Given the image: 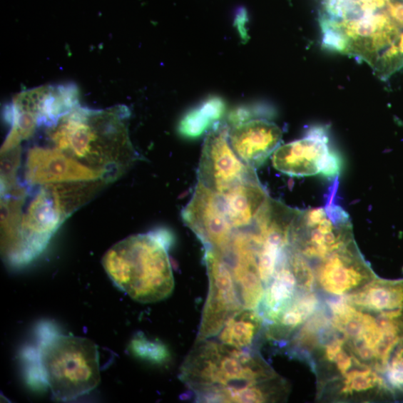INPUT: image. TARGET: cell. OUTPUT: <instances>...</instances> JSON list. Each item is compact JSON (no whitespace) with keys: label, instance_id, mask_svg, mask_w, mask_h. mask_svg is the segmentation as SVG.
<instances>
[{"label":"cell","instance_id":"6da1fadb","mask_svg":"<svg viewBox=\"0 0 403 403\" xmlns=\"http://www.w3.org/2000/svg\"><path fill=\"white\" fill-rule=\"evenodd\" d=\"M108 183L71 182L26 186L18 199L5 208L6 223L1 230L4 260L12 267L35 260L61 225L90 201Z\"/></svg>","mask_w":403,"mask_h":403},{"label":"cell","instance_id":"7a4b0ae2","mask_svg":"<svg viewBox=\"0 0 403 403\" xmlns=\"http://www.w3.org/2000/svg\"><path fill=\"white\" fill-rule=\"evenodd\" d=\"M130 111L125 106L92 110L78 105L47 135L55 148L103 175L108 182L119 178L138 158L128 135Z\"/></svg>","mask_w":403,"mask_h":403},{"label":"cell","instance_id":"3957f363","mask_svg":"<svg viewBox=\"0 0 403 403\" xmlns=\"http://www.w3.org/2000/svg\"><path fill=\"white\" fill-rule=\"evenodd\" d=\"M165 231L128 237L112 246L102 260L108 276L122 292L141 303L169 297L175 282Z\"/></svg>","mask_w":403,"mask_h":403},{"label":"cell","instance_id":"277c9868","mask_svg":"<svg viewBox=\"0 0 403 403\" xmlns=\"http://www.w3.org/2000/svg\"><path fill=\"white\" fill-rule=\"evenodd\" d=\"M38 358L40 376L58 400L87 394L101 381L98 347L88 338L44 334Z\"/></svg>","mask_w":403,"mask_h":403},{"label":"cell","instance_id":"5b68a950","mask_svg":"<svg viewBox=\"0 0 403 403\" xmlns=\"http://www.w3.org/2000/svg\"><path fill=\"white\" fill-rule=\"evenodd\" d=\"M274 376L252 350L232 347L210 338L196 342L181 367L180 377L196 393L210 388H243Z\"/></svg>","mask_w":403,"mask_h":403},{"label":"cell","instance_id":"8992f818","mask_svg":"<svg viewBox=\"0 0 403 403\" xmlns=\"http://www.w3.org/2000/svg\"><path fill=\"white\" fill-rule=\"evenodd\" d=\"M352 240L348 215L328 202L325 207L300 211L290 230L288 246L304 257L325 260Z\"/></svg>","mask_w":403,"mask_h":403},{"label":"cell","instance_id":"52a82bcc","mask_svg":"<svg viewBox=\"0 0 403 403\" xmlns=\"http://www.w3.org/2000/svg\"><path fill=\"white\" fill-rule=\"evenodd\" d=\"M229 134V126L221 123H217L208 133L198 173V183L220 196L240 183L257 177L255 170L235 153Z\"/></svg>","mask_w":403,"mask_h":403},{"label":"cell","instance_id":"ba28073f","mask_svg":"<svg viewBox=\"0 0 403 403\" xmlns=\"http://www.w3.org/2000/svg\"><path fill=\"white\" fill-rule=\"evenodd\" d=\"M209 280L197 341L218 336L225 322L244 309L230 263L218 252L205 249Z\"/></svg>","mask_w":403,"mask_h":403},{"label":"cell","instance_id":"9c48e42d","mask_svg":"<svg viewBox=\"0 0 403 403\" xmlns=\"http://www.w3.org/2000/svg\"><path fill=\"white\" fill-rule=\"evenodd\" d=\"M182 217L205 249L227 255L235 230L225 215L220 195L198 183Z\"/></svg>","mask_w":403,"mask_h":403},{"label":"cell","instance_id":"30bf717a","mask_svg":"<svg viewBox=\"0 0 403 403\" xmlns=\"http://www.w3.org/2000/svg\"><path fill=\"white\" fill-rule=\"evenodd\" d=\"M24 172L25 185L28 186L100 180L109 183L101 173L56 148H31Z\"/></svg>","mask_w":403,"mask_h":403},{"label":"cell","instance_id":"8fae6325","mask_svg":"<svg viewBox=\"0 0 403 403\" xmlns=\"http://www.w3.org/2000/svg\"><path fill=\"white\" fill-rule=\"evenodd\" d=\"M325 128H311L302 139L279 147L272 155L277 170L291 176L304 177L324 171L333 155Z\"/></svg>","mask_w":403,"mask_h":403},{"label":"cell","instance_id":"7c38bea8","mask_svg":"<svg viewBox=\"0 0 403 403\" xmlns=\"http://www.w3.org/2000/svg\"><path fill=\"white\" fill-rule=\"evenodd\" d=\"M229 138L237 155L255 170L279 148L282 133L276 123L266 119H252L230 128Z\"/></svg>","mask_w":403,"mask_h":403},{"label":"cell","instance_id":"4fadbf2b","mask_svg":"<svg viewBox=\"0 0 403 403\" xmlns=\"http://www.w3.org/2000/svg\"><path fill=\"white\" fill-rule=\"evenodd\" d=\"M13 103L47 128L79 105L78 91L73 84L42 86L21 92Z\"/></svg>","mask_w":403,"mask_h":403},{"label":"cell","instance_id":"5bb4252c","mask_svg":"<svg viewBox=\"0 0 403 403\" xmlns=\"http://www.w3.org/2000/svg\"><path fill=\"white\" fill-rule=\"evenodd\" d=\"M325 260L319 270V278L322 287L330 293L343 295L369 276V270L352 240Z\"/></svg>","mask_w":403,"mask_h":403},{"label":"cell","instance_id":"9a60e30c","mask_svg":"<svg viewBox=\"0 0 403 403\" xmlns=\"http://www.w3.org/2000/svg\"><path fill=\"white\" fill-rule=\"evenodd\" d=\"M221 198L225 215L236 231L253 228L257 215L270 197L256 177L240 183Z\"/></svg>","mask_w":403,"mask_h":403},{"label":"cell","instance_id":"2e32d148","mask_svg":"<svg viewBox=\"0 0 403 403\" xmlns=\"http://www.w3.org/2000/svg\"><path fill=\"white\" fill-rule=\"evenodd\" d=\"M230 263L244 309L256 310L265 297L263 282L257 269V255L240 252L230 255Z\"/></svg>","mask_w":403,"mask_h":403},{"label":"cell","instance_id":"e0dca14e","mask_svg":"<svg viewBox=\"0 0 403 403\" xmlns=\"http://www.w3.org/2000/svg\"><path fill=\"white\" fill-rule=\"evenodd\" d=\"M272 280L265 293V310L267 317L276 321L292 300L297 281L288 264L286 248Z\"/></svg>","mask_w":403,"mask_h":403},{"label":"cell","instance_id":"ac0fdd59","mask_svg":"<svg viewBox=\"0 0 403 403\" xmlns=\"http://www.w3.org/2000/svg\"><path fill=\"white\" fill-rule=\"evenodd\" d=\"M262 325L255 310L243 309L229 320L218 335V342L238 349L251 350Z\"/></svg>","mask_w":403,"mask_h":403},{"label":"cell","instance_id":"d6986e66","mask_svg":"<svg viewBox=\"0 0 403 403\" xmlns=\"http://www.w3.org/2000/svg\"><path fill=\"white\" fill-rule=\"evenodd\" d=\"M227 106L219 96H212L198 106L190 109L178 126V132L187 139H196L213 128L224 116Z\"/></svg>","mask_w":403,"mask_h":403},{"label":"cell","instance_id":"ffe728a7","mask_svg":"<svg viewBox=\"0 0 403 403\" xmlns=\"http://www.w3.org/2000/svg\"><path fill=\"white\" fill-rule=\"evenodd\" d=\"M131 349L137 357L155 364L165 363L170 358V353L164 345L151 341L142 334L134 338Z\"/></svg>","mask_w":403,"mask_h":403},{"label":"cell","instance_id":"44dd1931","mask_svg":"<svg viewBox=\"0 0 403 403\" xmlns=\"http://www.w3.org/2000/svg\"><path fill=\"white\" fill-rule=\"evenodd\" d=\"M21 163V146L1 153V195L19 185L16 175Z\"/></svg>","mask_w":403,"mask_h":403},{"label":"cell","instance_id":"7402d4cb","mask_svg":"<svg viewBox=\"0 0 403 403\" xmlns=\"http://www.w3.org/2000/svg\"><path fill=\"white\" fill-rule=\"evenodd\" d=\"M334 361L342 374H346L347 370L352 366V358L342 350L336 354Z\"/></svg>","mask_w":403,"mask_h":403},{"label":"cell","instance_id":"603a6c76","mask_svg":"<svg viewBox=\"0 0 403 403\" xmlns=\"http://www.w3.org/2000/svg\"><path fill=\"white\" fill-rule=\"evenodd\" d=\"M388 10L392 17L402 26H403V3L393 2L388 4Z\"/></svg>","mask_w":403,"mask_h":403},{"label":"cell","instance_id":"cb8c5ba5","mask_svg":"<svg viewBox=\"0 0 403 403\" xmlns=\"http://www.w3.org/2000/svg\"><path fill=\"white\" fill-rule=\"evenodd\" d=\"M344 341L340 340L330 343L327 347L326 356L328 360L334 361L336 354L342 350Z\"/></svg>","mask_w":403,"mask_h":403},{"label":"cell","instance_id":"d4e9b609","mask_svg":"<svg viewBox=\"0 0 403 403\" xmlns=\"http://www.w3.org/2000/svg\"><path fill=\"white\" fill-rule=\"evenodd\" d=\"M354 351L357 352L359 357L363 360L367 361V360H372L374 358L376 359L374 350L370 348L367 345H364Z\"/></svg>","mask_w":403,"mask_h":403}]
</instances>
